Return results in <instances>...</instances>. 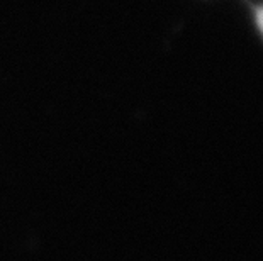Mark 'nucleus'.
I'll return each instance as SVG.
<instances>
[{
    "instance_id": "f257e3e1",
    "label": "nucleus",
    "mask_w": 263,
    "mask_h": 261,
    "mask_svg": "<svg viewBox=\"0 0 263 261\" xmlns=\"http://www.w3.org/2000/svg\"><path fill=\"white\" fill-rule=\"evenodd\" d=\"M256 21H258V26L263 32V9H258V12H256Z\"/></svg>"
}]
</instances>
